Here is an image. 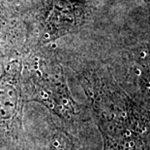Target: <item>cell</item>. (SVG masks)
I'll return each mask as SVG.
<instances>
[{"mask_svg":"<svg viewBox=\"0 0 150 150\" xmlns=\"http://www.w3.org/2000/svg\"><path fill=\"white\" fill-rule=\"evenodd\" d=\"M21 83L25 103L42 104L61 120V126L69 132L88 121L59 68L40 66L38 62L26 63Z\"/></svg>","mask_w":150,"mask_h":150,"instance_id":"obj_2","label":"cell"},{"mask_svg":"<svg viewBox=\"0 0 150 150\" xmlns=\"http://www.w3.org/2000/svg\"><path fill=\"white\" fill-rule=\"evenodd\" d=\"M81 13L76 6L64 0H59L53 6L50 18L46 24V29L44 32V41H50L62 36L61 23H63L65 33H68L81 22Z\"/></svg>","mask_w":150,"mask_h":150,"instance_id":"obj_4","label":"cell"},{"mask_svg":"<svg viewBox=\"0 0 150 150\" xmlns=\"http://www.w3.org/2000/svg\"><path fill=\"white\" fill-rule=\"evenodd\" d=\"M133 73L138 84L139 103L150 110V40L134 53Z\"/></svg>","mask_w":150,"mask_h":150,"instance_id":"obj_5","label":"cell"},{"mask_svg":"<svg viewBox=\"0 0 150 150\" xmlns=\"http://www.w3.org/2000/svg\"><path fill=\"white\" fill-rule=\"evenodd\" d=\"M84 88L103 150H150V110L106 76L90 73Z\"/></svg>","mask_w":150,"mask_h":150,"instance_id":"obj_1","label":"cell"},{"mask_svg":"<svg viewBox=\"0 0 150 150\" xmlns=\"http://www.w3.org/2000/svg\"><path fill=\"white\" fill-rule=\"evenodd\" d=\"M21 72L22 62L15 60L0 75V139L15 150L26 144Z\"/></svg>","mask_w":150,"mask_h":150,"instance_id":"obj_3","label":"cell"},{"mask_svg":"<svg viewBox=\"0 0 150 150\" xmlns=\"http://www.w3.org/2000/svg\"><path fill=\"white\" fill-rule=\"evenodd\" d=\"M144 1H146V2H150V0H144Z\"/></svg>","mask_w":150,"mask_h":150,"instance_id":"obj_7","label":"cell"},{"mask_svg":"<svg viewBox=\"0 0 150 150\" xmlns=\"http://www.w3.org/2000/svg\"><path fill=\"white\" fill-rule=\"evenodd\" d=\"M50 150H86L75 136L62 126L50 122Z\"/></svg>","mask_w":150,"mask_h":150,"instance_id":"obj_6","label":"cell"}]
</instances>
